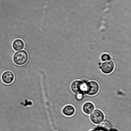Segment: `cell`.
<instances>
[{
  "label": "cell",
  "instance_id": "obj_9",
  "mask_svg": "<svg viewBox=\"0 0 131 131\" xmlns=\"http://www.w3.org/2000/svg\"><path fill=\"white\" fill-rule=\"evenodd\" d=\"M24 42L21 39H17L13 42V48L16 51L22 50L24 48Z\"/></svg>",
  "mask_w": 131,
  "mask_h": 131
},
{
  "label": "cell",
  "instance_id": "obj_12",
  "mask_svg": "<svg viewBox=\"0 0 131 131\" xmlns=\"http://www.w3.org/2000/svg\"><path fill=\"white\" fill-rule=\"evenodd\" d=\"M84 97V94H78L75 96V99L77 101H81Z\"/></svg>",
  "mask_w": 131,
  "mask_h": 131
},
{
  "label": "cell",
  "instance_id": "obj_13",
  "mask_svg": "<svg viewBox=\"0 0 131 131\" xmlns=\"http://www.w3.org/2000/svg\"><path fill=\"white\" fill-rule=\"evenodd\" d=\"M90 131H107L106 130H105V129H102V128L99 127H98V128H97V129H96L95 130H92Z\"/></svg>",
  "mask_w": 131,
  "mask_h": 131
},
{
  "label": "cell",
  "instance_id": "obj_2",
  "mask_svg": "<svg viewBox=\"0 0 131 131\" xmlns=\"http://www.w3.org/2000/svg\"><path fill=\"white\" fill-rule=\"evenodd\" d=\"M29 59L28 54L26 51L21 50L17 52L13 56L14 62L18 65H23L27 62Z\"/></svg>",
  "mask_w": 131,
  "mask_h": 131
},
{
  "label": "cell",
  "instance_id": "obj_7",
  "mask_svg": "<svg viewBox=\"0 0 131 131\" xmlns=\"http://www.w3.org/2000/svg\"><path fill=\"white\" fill-rule=\"evenodd\" d=\"M83 109L84 113L87 115H90L94 110L95 106L92 102H87L83 105Z\"/></svg>",
  "mask_w": 131,
  "mask_h": 131
},
{
  "label": "cell",
  "instance_id": "obj_5",
  "mask_svg": "<svg viewBox=\"0 0 131 131\" xmlns=\"http://www.w3.org/2000/svg\"><path fill=\"white\" fill-rule=\"evenodd\" d=\"M100 68L104 74H109L114 71L115 68V64L112 60H109L100 64Z\"/></svg>",
  "mask_w": 131,
  "mask_h": 131
},
{
  "label": "cell",
  "instance_id": "obj_10",
  "mask_svg": "<svg viewBox=\"0 0 131 131\" xmlns=\"http://www.w3.org/2000/svg\"><path fill=\"white\" fill-rule=\"evenodd\" d=\"M107 131H110L112 129V125L111 123L108 121L106 120L101 123L98 127Z\"/></svg>",
  "mask_w": 131,
  "mask_h": 131
},
{
  "label": "cell",
  "instance_id": "obj_1",
  "mask_svg": "<svg viewBox=\"0 0 131 131\" xmlns=\"http://www.w3.org/2000/svg\"><path fill=\"white\" fill-rule=\"evenodd\" d=\"M99 84L94 81L86 82L84 93L89 96H94L97 94L99 91Z\"/></svg>",
  "mask_w": 131,
  "mask_h": 131
},
{
  "label": "cell",
  "instance_id": "obj_11",
  "mask_svg": "<svg viewBox=\"0 0 131 131\" xmlns=\"http://www.w3.org/2000/svg\"><path fill=\"white\" fill-rule=\"evenodd\" d=\"M111 59L110 55L107 53L103 54L101 56V59L102 61H105L110 60Z\"/></svg>",
  "mask_w": 131,
  "mask_h": 131
},
{
  "label": "cell",
  "instance_id": "obj_8",
  "mask_svg": "<svg viewBox=\"0 0 131 131\" xmlns=\"http://www.w3.org/2000/svg\"><path fill=\"white\" fill-rule=\"evenodd\" d=\"M64 115L68 116H72L75 112V109L71 105H68L64 107L62 110Z\"/></svg>",
  "mask_w": 131,
  "mask_h": 131
},
{
  "label": "cell",
  "instance_id": "obj_3",
  "mask_svg": "<svg viewBox=\"0 0 131 131\" xmlns=\"http://www.w3.org/2000/svg\"><path fill=\"white\" fill-rule=\"evenodd\" d=\"M86 82L83 81L76 80L72 83L71 89L72 91L75 94H84Z\"/></svg>",
  "mask_w": 131,
  "mask_h": 131
},
{
  "label": "cell",
  "instance_id": "obj_4",
  "mask_svg": "<svg viewBox=\"0 0 131 131\" xmlns=\"http://www.w3.org/2000/svg\"><path fill=\"white\" fill-rule=\"evenodd\" d=\"M90 117L92 123L95 124H101L104 121L105 116L101 110L96 109L91 114Z\"/></svg>",
  "mask_w": 131,
  "mask_h": 131
},
{
  "label": "cell",
  "instance_id": "obj_14",
  "mask_svg": "<svg viewBox=\"0 0 131 131\" xmlns=\"http://www.w3.org/2000/svg\"><path fill=\"white\" fill-rule=\"evenodd\" d=\"M109 131H118L117 130L115 129H111Z\"/></svg>",
  "mask_w": 131,
  "mask_h": 131
},
{
  "label": "cell",
  "instance_id": "obj_6",
  "mask_svg": "<svg viewBox=\"0 0 131 131\" xmlns=\"http://www.w3.org/2000/svg\"><path fill=\"white\" fill-rule=\"evenodd\" d=\"M2 79L4 83L9 84L14 81L15 79V75L12 72L7 71L3 74Z\"/></svg>",
  "mask_w": 131,
  "mask_h": 131
}]
</instances>
